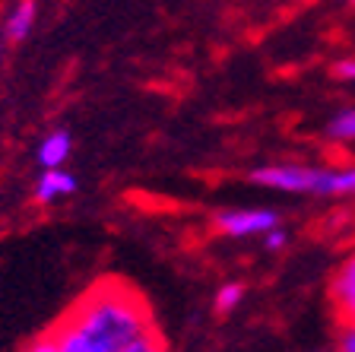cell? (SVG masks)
<instances>
[{
	"mask_svg": "<svg viewBox=\"0 0 355 352\" xmlns=\"http://www.w3.org/2000/svg\"><path fill=\"white\" fill-rule=\"evenodd\" d=\"M336 352H355V321H340V330H336Z\"/></svg>",
	"mask_w": 355,
	"mask_h": 352,
	"instance_id": "cell-11",
	"label": "cell"
},
{
	"mask_svg": "<svg viewBox=\"0 0 355 352\" xmlns=\"http://www.w3.org/2000/svg\"><path fill=\"white\" fill-rule=\"evenodd\" d=\"M155 327L143 295L121 279H102L51 327L54 352H124Z\"/></svg>",
	"mask_w": 355,
	"mask_h": 352,
	"instance_id": "cell-1",
	"label": "cell"
},
{
	"mask_svg": "<svg viewBox=\"0 0 355 352\" xmlns=\"http://www.w3.org/2000/svg\"><path fill=\"white\" fill-rule=\"evenodd\" d=\"M260 242H263L266 251H282L288 244V235H286V228L282 226H276V228H270L266 235H260Z\"/></svg>",
	"mask_w": 355,
	"mask_h": 352,
	"instance_id": "cell-12",
	"label": "cell"
},
{
	"mask_svg": "<svg viewBox=\"0 0 355 352\" xmlns=\"http://www.w3.org/2000/svg\"><path fill=\"white\" fill-rule=\"evenodd\" d=\"M349 3H352V10H355V0H349Z\"/></svg>",
	"mask_w": 355,
	"mask_h": 352,
	"instance_id": "cell-16",
	"label": "cell"
},
{
	"mask_svg": "<svg viewBox=\"0 0 355 352\" xmlns=\"http://www.w3.org/2000/svg\"><path fill=\"white\" fill-rule=\"evenodd\" d=\"M251 184L298 197H352L355 165H260L251 171Z\"/></svg>",
	"mask_w": 355,
	"mask_h": 352,
	"instance_id": "cell-2",
	"label": "cell"
},
{
	"mask_svg": "<svg viewBox=\"0 0 355 352\" xmlns=\"http://www.w3.org/2000/svg\"><path fill=\"white\" fill-rule=\"evenodd\" d=\"M327 137L336 140V143H355V105L336 111L327 121Z\"/></svg>",
	"mask_w": 355,
	"mask_h": 352,
	"instance_id": "cell-8",
	"label": "cell"
},
{
	"mask_svg": "<svg viewBox=\"0 0 355 352\" xmlns=\"http://www.w3.org/2000/svg\"><path fill=\"white\" fill-rule=\"evenodd\" d=\"M333 74H336V80L343 83H355V54L352 58H343L333 64Z\"/></svg>",
	"mask_w": 355,
	"mask_h": 352,
	"instance_id": "cell-13",
	"label": "cell"
},
{
	"mask_svg": "<svg viewBox=\"0 0 355 352\" xmlns=\"http://www.w3.org/2000/svg\"><path fill=\"white\" fill-rule=\"evenodd\" d=\"M276 226H282V216L270 206H241L216 213V228L225 238H260Z\"/></svg>",
	"mask_w": 355,
	"mask_h": 352,
	"instance_id": "cell-3",
	"label": "cell"
},
{
	"mask_svg": "<svg viewBox=\"0 0 355 352\" xmlns=\"http://www.w3.org/2000/svg\"><path fill=\"white\" fill-rule=\"evenodd\" d=\"M19 352H54V340H51V330H44L42 337L29 340V343L22 346Z\"/></svg>",
	"mask_w": 355,
	"mask_h": 352,
	"instance_id": "cell-14",
	"label": "cell"
},
{
	"mask_svg": "<svg viewBox=\"0 0 355 352\" xmlns=\"http://www.w3.org/2000/svg\"><path fill=\"white\" fill-rule=\"evenodd\" d=\"M70 153H73V140H70V133L67 131H51L48 137L38 143V165L42 169H64L67 159H70Z\"/></svg>",
	"mask_w": 355,
	"mask_h": 352,
	"instance_id": "cell-6",
	"label": "cell"
},
{
	"mask_svg": "<svg viewBox=\"0 0 355 352\" xmlns=\"http://www.w3.org/2000/svg\"><path fill=\"white\" fill-rule=\"evenodd\" d=\"M124 352H168V346H165V340H162V333L155 330H149V333H143L137 343H130Z\"/></svg>",
	"mask_w": 355,
	"mask_h": 352,
	"instance_id": "cell-10",
	"label": "cell"
},
{
	"mask_svg": "<svg viewBox=\"0 0 355 352\" xmlns=\"http://www.w3.org/2000/svg\"><path fill=\"white\" fill-rule=\"evenodd\" d=\"M35 19H38V3H35V0H19V3H13V10L7 13L3 35H7L10 42H22V38L32 35Z\"/></svg>",
	"mask_w": 355,
	"mask_h": 352,
	"instance_id": "cell-7",
	"label": "cell"
},
{
	"mask_svg": "<svg viewBox=\"0 0 355 352\" xmlns=\"http://www.w3.org/2000/svg\"><path fill=\"white\" fill-rule=\"evenodd\" d=\"M76 191V178L67 169H42L35 181V200L38 203H58Z\"/></svg>",
	"mask_w": 355,
	"mask_h": 352,
	"instance_id": "cell-5",
	"label": "cell"
},
{
	"mask_svg": "<svg viewBox=\"0 0 355 352\" xmlns=\"http://www.w3.org/2000/svg\"><path fill=\"white\" fill-rule=\"evenodd\" d=\"M318 352H336V349H318Z\"/></svg>",
	"mask_w": 355,
	"mask_h": 352,
	"instance_id": "cell-15",
	"label": "cell"
},
{
	"mask_svg": "<svg viewBox=\"0 0 355 352\" xmlns=\"http://www.w3.org/2000/svg\"><path fill=\"white\" fill-rule=\"evenodd\" d=\"M330 299L340 321H355V251L336 267L330 279Z\"/></svg>",
	"mask_w": 355,
	"mask_h": 352,
	"instance_id": "cell-4",
	"label": "cell"
},
{
	"mask_svg": "<svg viewBox=\"0 0 355 352\" xmlns=\"http://www.w3.org/2000/svg\"><path fill=\"white\" fill-rule=\"evenodd\" d=\"M241 301H244V283H222V286L216 289L213 305L219 315H229V311H235Z\"/></svg>",
	"mask_w": 355,
	"mask_h": 352,
	"instance_id": "cell-9",
	"label": "cell"
}]
</instances>
